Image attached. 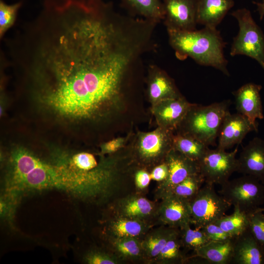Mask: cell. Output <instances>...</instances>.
<instances>
[{
    "mask_svg": "<svg viewBox=\"0 0 264 264\" xmlns=\"http://www.w3.org/2000/svg\"><path fill=\"white\" fill-rule=\"evenodd\" d=\"M87 262L90 264H114L117 262L111 257L101 253H93L88 256Z\"/></svg>",
    "mask_w": 264,
    "mask_h": 264,
    "instance_id": "8d00e7d4",
    "label": "cell"
},
{
    "mask_svg": "<svg viewBox=\"0 0 264 264\" xmlns=\"http://www.w3.org/2000/svg\"><path fill=\"white\" fill-rule=\"evenodd\" d=\"M152 180L163 182L167 178L169 175V168L166 162L155 166L150 173Z\"/></svg>",
    "mask_w": 264,
    "mask_h": 264,
    "instance_id": "d590c367",
    "label": "cell"
},
{
    "mask_svg": "<svg viewBox=\"0 0 264 264\" xmlns=\"http://www.w3.org/2000/svg\"><path fill=\"white\" fill-rule=\"evenodd\" d=\"M250 232L264 250V213L257 209L249 213Z\"/></svg>",
    "mask_w": 264,
    "mask_h": 264,
    "instance_id": "1f68e13d",
    "label": "cell"
},
{
    "mask_svg": "<svg viewBox=\"0 0 264 264\" xmlns=\"http://www.w3.org/2000/svg\"><path fill=\"white\" fill-rule=\"evenodd\" d=\"M203 183L204 179L199 173L194 174L177 185L170 194L189 201L198 194Z\"/></svg>",
    "mask_w": 264,
    "mask_h": 264,
    "instance_id": "cb8c5ba5",
    "label": "cell"
},
{
    "mask_svg": "<svg viewBox=\"0 0 264 264\" xmlns=\"http://www.w3.org/2000/svg\"><path fill=\"white\" fill-rule=\"evenodd\" d=\"M151 179L150 173L144 169H140L135 174V184L140 189L147 187Z\"/></svg>",
    "mask_w": 264,
    "mask_h": 264,
    "instance_id": "74e56055",
    "label": "cell"
},
{
    "mask_svg": "<svg viewBox=\"0 0 264 264\" xmlns=\"http://www.w3.org/2000/svg\"><path fill=\"white\" fill-rule=\"evenodd\" d=\"M258 209L261 211L264 212V207H260Z\"/></svg>",
    "mask_w": 264,
    "mask_h": 264,
    "instance_id": "ab89813d",
    "label": "cell"
},
{
    "mask_svg": "<svg viewBox=\"0 0 264 264\" xmlns=\"http://www.w3.org/2000/svg\"><path fill=\"white\" fill-rule=\"evenodd\" d=\"M153 209L152 203L147 199L133 198L126 201L122 206V211L127 218L135 219L150 215Z\"/></svg>",
    "mask_w": 264,
    "mask_h": 264,
    "instance_id": "4316f807",
    "label": "cell"
},
{
    "mask_svg": "<svg viewBox=\"0 0 264 264\" xmlns=\"http://www.w3.org/2000/svg\"><path fill=\"white\" fill-rule=\"evenodd\" d=\"M201 229L210 241H222L235 238L224 231L215 222L209 223Z\"/></svg>",
    "mask_w": 264,
    "mask_h": 264,
    "instance_id": "e575fe53",
    "label": "cell"
},
{
    "mask_svg": "<svg viewBox=\"0 0 264 264\" xmlns=\"http://www.w3.org/2000/svg\"><path fill=\"white\" fill-rule=\"evenodd\" d=\"M209 148L208 146L194 137L174 132L173 149L194 161H199Z\"/></svg>",
    "mask_w": 264,
    "mask_h": 264,
    "instance_id": "7402d4cb",
    "label": "cell"
},
{
    "mask_svg": "<svg viewBox=\"0 0 264 264\" xmlns=\"http://www.w3.org/2000/svg\"><path fill=\"white\" fill-rule=\"evenodd\" d=\"M174 132L157 127L148 132H138L129 146L132 155L143 166H155L164 161L173 149Z\"/></svg>",
    "mask_w": 264,
    "mask_h": 264,
    "instance_id": "8992f818",
    "label": "cell"
},
{
    "mask_svg": "<svg viewBox=\"0 0 264 264\" xmlns=\"http://www.w3.org/2000/svg\"><path fill=\"white\" fill-rule=\"evenodd\" d=\"M214 222L224 231L235 237L248 228L249 214L234 207L232 214L224 215Z\"/></svg>",
    "mask_w": 264,
    "mask_h": 264,
    "instance_id": "603a6c76",
    "label": "cell"
},
{
    "mask_svg": "<svg viewBox=\"0 0 264 264\" xmlns=\"http://www.w3.org/2000/svg\"><path fill=\"white\" fill-rule=\"evenodd\" d=\"M178 231L171 227L149 236L145 241L144 247L151 257H157L166 242Z\"/></svg>",
    "mask_w": 264,
    "mask_h": 264,
    "instance_id": "f546056e",
    "label": "cell"
},
{
    "mask_svg": "<svg viewBox=\"0 0 264 264\" xmlns=\"http://www.w3.org/2000/svg\"><path fill=\"white\" fill-rule=\"evenodd\" d=\"M230 104L229 100L207 106L192 104L174 132L192 136L208 146L214 145Z\"/></svg>",
    "mask_w": 264,
    "mask_h": 264,
    "instance_id": "277c9868",
    "label": "cell"
},
{
    "mask_svg": "<svg viewBox=\"0 0 264 264\" xmlns=\"http://www.w3.org/2000/svg\"><path fill=\"white\" fill-rule=\"evenodd\" d=\"M165 161L169 168L168 176L162 185L165 196L170 194L177 185L187 177L199 173L198 162L174 149L169 152Z\"/></svg>",
    "mask_w": 264,
    "mask_h": 264,
    "instance_id": "2e32d148",
    "label": "cell"
},
{
    "mask_svg": "<svg viewBox=\"0 0 264 264\" xmlns=\"http://www.w3.org/2000/svg\"><path fill=\"white\" fill-rule=\"evenodd\" d=\"M179 232L176 233L165 244L157 256L160 260L166 262H180L183 259L180 247L181 240L178 238Z\"/></svg>",
    "mask_w": 264,
    "mask_h": 264,
    "instance_id": "4dcf8cb0",
    "label": "cell"
},
{
    "mask_svg": "<svg viewBox=\"0 0 264 264\" xmlns=\"http://www.w3.org/2000/svg\"><path fill=\"white\" fill-rule=\"evenodd\" d=\"M234 4L233 0H198L197 23L217 28Z\"/></svg>",
    "mask_w": 264,
    "mask_h": 264,
    "instance_id": "d6986e66",
    "label": "cell"
},
{
    "mask_svg": "<svg viewBox=\"0 0 264 264\" xmlns=\"http://www.w3.org/2000/svg\"><path fill=\"white\" fill-rule=\"evenodd\" d=\"M238 23L239 32L234 38L230 55H245L256 61L264 69V34L247 8L231 13Z\"/></svg>",
    "mask_w": 264,
    "mask_h": 264,
    "instance_id": "5b68a950",
    "label": "cell"
},
{
    "mask_svg": "<svg viewBox=\"0 0 264 264\" xmlns=\"http://www.w3.org/2000/svg\"><path fill=\"white\" fill-rule=\"evenodd\" d=\"M146 93L151 106L163 100L182 96L174 80L156 65H150L147 69Z\"/></svg>",
    "mask_w": 264,
    "mask_h": 264,
    "instance_id": "4fadbf2b",
    "label": "cell"
},
{
    "mask_svg": "<svg viewBox=\"0 0 264 264\" xmlns=\"http://www.w3.org/2000/svg\"><path fill=\"white\" fill-rule=\"evenodd\" d=\"M234 238L222 241H210L195 251L196 254L210 264L231 263Z\"/></svg>",
    "mask_w": 264,
    "mask_h": 264,
    "instance_id": "ffe728a7",
    "label": "cell"
},
{
    "mask_svg": "<svg viewBox=\"0 0 264 264\" xmlns=\"http://www.w3.org/2000/svg\"><path fill=\"white\" fill-rule=\"evenodd\" d=\"M124 6L132 13L158 23L165 16L161 0H122Z\"/></svg>",
    "mask_w": 264,
    "mask_h": 264,
    "instance_id": "44dd1931",
    "label": "cell"
},
{
    "mask_svg": "<svg viewBox=\"0 0 264 264\" xmlns=\"http://www.w3.org/2000/svg\"><path fill=\"white\" fill-rule=\"evenodd\" d=\"M132 134H129L126 137H119L104 142L100 145L101 154H113L119 152L128 145V141Z\"/></svg>",
    "mask_w": 264,
    "mask_h": 264,
    "instance_id": "836d02e7",
    "label": "cell"
},
{
    "mask_svg": "<svg viewBox=\"0 0 264 264\" xmlns=\"http://www.w3.org/2000/svg\"><path fill=\"white\" fill-rule=\"evenodd\" d=\"M220 186L219 194L231 206L247 214L255 211L264 202V184L253 176L243 175Z\"/></svg>",
    "mask_w": 264,
    "mask_h": 264,
    "instance_id": "52a82bcc",
    "label": "cell"
},
{
    "mask_svg": "<svg viewBox=\"0 0 264 264\" xmlns=\"http://www.w3.org/2000/svg\"><path fill=\"white\" fill-rule=\"evenodd\" d=\"M258 125L253 124L248 118L237 112L229 111L222 123L218 135L217 148L226 150L240 144L251 132H257Z\"/></svg>",
    "mask_w": 264,
    "mask_h": 264,
    "instance_id": "8fae6325",
    "label": "cell"
},
{
    "mask_svg": "<svg viewBox=\"0 0 264 264\" xmlns=\"http://www.w3.org/2000/svg\"><path fill=\"white\" fill-rule=\"evenodd\" d=\"M262 2H264V0H262Z\"/></svg>",
    "mask_w": 264,
    "mask_h": 264,
    "instance_id": "60d3db41",
    "label": "cell"
},
{
    "mask_svg": "<svg viewBox=\"0 0 264 264\" xmlns=\"http://www.w3.org/2000/svg\"><path fill=\"white\" fill-rule=\"evenodd\" d=\"M180 228L182 232L180 240L182 246L195 251L210 241L201 228L195 227V229H192L190 227V224Z\"/></svg>",
    "mask_w": 264,
    "mask_h": 264,
    "instance_id": "f1b7e54d",
    "label": "cell"
},
{
    "mask_svg": "<svg viewBox=\"0 0 264 264\" xmlns=\"http://www.w3.org/2000/svg\"><path fill=\"white\" fill-rule=\"evenodd\" d=\"M192 105L182 96L160 101L151 106V111L158 127L175 132Z\"/></svg>",
    "mask_w": 264,
    "mask_h": 264,
    "instance_id": "7c38bea8",
    "label": "cell"
},
{
    "mask_svg": "<svg viewBox=\"0 0 264 264\" xmlns=\"http://www.w3.org/2000/svg\"><path fill=\"white\" fill-rule=\"evenodd\" d=\"M115 247L120 254L126 257H135L139 255L141 252L139 243L132 237L118 238Z\"/></svg>",
    "mask_w": 264,
    "mask_h": 264,
    "instance_id": "d6a6232c",
    "label": "cell"
},
{
    "mask_svg": "<svg viewBox=\"0 0 264 264\" xmlns=\"http://www.w3.org/2000/svg\"><path fill=\"white\" fill-rule=\"evenodd\" d=\"M8 180L11 188L17 190L64 189L60 166L45 162L22 147L15 148L11 152Z\"/></svg>",
    "mask_w": 264,
    "mask_h": 264,
    "instance_id": "3957f363",
    "label": "cell"
},
{
    "mask_svg": "<svg viewBox=\"0 0 264 264\" xmlns=\"http://www.w3.org/2000/svg\"><path fill=\"white\" fill-rule=\"evenodd\" d=\"M111 228L117 238H134L143 232L144 227L139 221L127 218L114 220L112 223Z\"/></svg>",
    "mask_w": 264,
    "mask_h": 264,
    "instance_id": "484cf974",
    "label": "cell"
},
{
    "mask_svg": "<svg viewBox=\"0 0 264 264\" xmlns=\"http://www.w3.org/2000/svg\"><path fill=\"white\" fill-rule=\"evenodd\" d=\"M189 203L191 223L199 228L225 215L231 206L221 196L217 193L214 185L207 183L201 187Z\"/></svg>",
    "mask_w": 264,
    "mask_h": 264,
    "instance_id": "ba28073f",
    "label": "cell"
},
{
    "mask_svg": "<svg viewBox=\"0 0 264 264\" xmlns=\"http://www.w3.org/2000/svg\"><path fill=\"white\" fill-rule=\"evenodd\" d=\"M198 0H162L167 30L196 29Z\"/></svg>",
    "mask_w": 264,
    "mask_h": 264,
    "instance_id": "30bf717a",
    "label": "cell"
},
{
    "mask_svg": "<svg viewBox=\"0 0 264 264\" xmlns=\"http://www.w3.org/2000/svg\"><path fill=\"white\" fill-rule=\"evenodd\" d=\"M237 161V172L253 176L264 184V140L253 138L242 148Z\"/></svg>",
    "mask_w": 264,
    "mask_h": 264,
    "instance_id": "5bb4252c",
    "label": "cell"
},
{
    "mask_svg": "<svg viewBox=\"0 0 264 264\" xmlns=\"http://www.w3.org/2000/svg\"><path fill=\"white\" fill-rule=\"evenodd\" d=\"M63 161L69 168L81 172H88L99 166L94 155L88 152H80L68 157L63 158Z\"/></svg>",
    "mask_w": 264,
    "mask_h": 264,
    "instance_id": "d4e9b609",
    "label": "cell"
},
{
    "mask_svg": "<svg viewBox=\"0 0 264 264\" xmlns=\"http://www.w3.org/2000/svg\"><path fill=\"white\" fill-rule=\"evenodd\" d=\"M262 86L252 83H246L233 92L237 112L243 115L254 125L257 119L264 117L260 91Z\"/></svg>",
    "mask_w": 264,
    "mask_h": 264,
    "instance_id": "9a60e30c",
    "label": "cell"
},
{
    "mask_svg": "<svg viewBox=\"0 0 264 264\" xmlns=\"http://www.w3.org/2000/svg\"><path fill=\"white\" fill-rule=\"evenodd\" d=\"M22 1L7 4L0 0V38L2 39L7 31L14 24Z\"/></svg>",
    "mask_w": 264,
    "mask_h": 264,
    "instance_id": "83f0119b",
    "label": "cell"
},
{
    "mask_svg": "<svg viewBox=\"0 0 264 264\" xmlns=\"http://www.w3.org/2000/svg\"><path fill=\"white\" fill-rule=\"evenodd\" d=\"M238 147L230 152L218 148L208 149L198 161L199 173L204 183L221 185L237 170Z\"/></svg>",
    "mask_w": 264,
    "mask_h": 264,
    "instance_id": "9c48e42d",
    "label": "cell"
},
{
    "mask_svg": "<svg viewBox=\"0 0 264 264\" xmlns=\"http://www.w3.org/2000/svg\"><path fill=\"white\" fill-rule=\"evenodd\" d=\"M253 3L257 6V10L258 12L260 19L262 20L264 17V2H254Z\"/></svg>",
    "mask_w": 264,
    "mask_h": 264,
    "instance_id": "f35d334b",
    "label": "cell"
},
{
    "mask_svg": "<svg viewBox=\"0 0 264 264\" xmlns=\"http://www.w3.org/2000/svg\"><path fill=\"white\" fill-rule=\"evenodd\" d=\"M155 47L136 22L75 3L34 20L18 39L12 60L35 100L61 118L97 122L120 110L133 75Z\"/></svg>",
    "mask_w": 264,
    "mask_h": 264,
    "instance_id": "6da1fadb",
    "label": "cell"
},
{
    "mask_svg": "<svg viewBox=\"0 0 264 264\" xmlns=\"http://www.w3.org/2000/svg\"><path fill=\"white\" fill-rule=\"evenodd\" d=\"M160 211L161 220L171 227L181 228L191 223L189 201L173 194L165 195Z\"/></svg>",
    "mask_w": 264,
    "mask_h": 264,
    "instance_id": "ac0fdd59",
    "label": "cell"
},
{
    "mask_svg": "<svg viewBox=\"0 0 264 264\" xmlns=\"http://www.w3.org/2000/svg\"><path fill=\"white\" fill-rule=\"evenodd\" d=\"M234 264H264V250L249 228L233 240Z\"/></svg>",
    "mask_w": 264,
    "mask_h": 264,
    "instance_id": "e0dca14e",
    "label": "cell"
},
{
    "mask_svg": "<svg viewBox=\"0 0 264 264\" xmlns=\"http://www.w3.org/2000/svg\"><path fill=\"white\" fill-rule=\"evenodd\" d=\"M167 30L170 45L178 59L190 57L200 65L214 67L230 75L228 62L224 55L225 43L217 28Z\"/></svg>",
    "mask_w": 264,
    "mask_h": 264,
    "instance_id": "7a4b0ae2",
    "label": "cell"
}]
</instances>
